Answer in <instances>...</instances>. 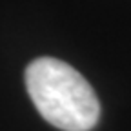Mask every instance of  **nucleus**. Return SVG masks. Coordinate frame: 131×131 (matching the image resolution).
I'll return each instance as SVG.
<instances>
[{
    "instance_id": "nucleus-1",
    "label": "nucleus",
    "mask_w": 131,
    "mask_h": 131,
    "mask_svg": "<svg viewBox=\"0 0 131 131\" xmlns=\"http://www.w3.org/2000/svg\"><path fill=\"white\" fill-rule=\"evenodd\" d=\"M26 88L38 113L58 129L89 131L98 122L100 104L93 88L62 60H33L26 69Z\"/></svg>"
}]
</instances>
